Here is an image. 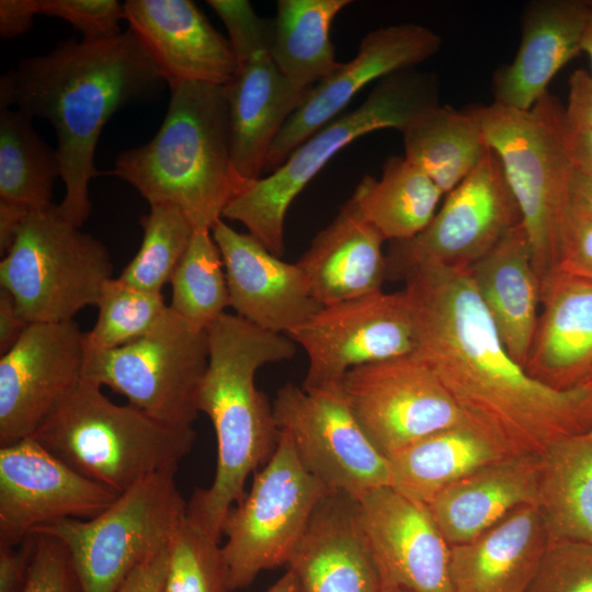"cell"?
<instances>
[{
  "mask_svg": "<svg viewBox=\"0 0 592 592\" xmlns=\"http://www.w3.org/2000/svg\"><path fill=\"white\" fill-rule=\"evenodd\" d=\"M536 505L550 542L592 544V432L565 436L540 456Z\"/></svg>",
  "mask_w": 592,
  "mask_h": 592,
  "instance_id": "31",
  "label": "cell"
},
{
  "mask_svg": "<svg viewBox=\"0 0 592 592\" xmlns=\"http://www.w3.org/2000/svg\"><path fill=\"white\" fill-rule=\"evenodd\" d=\"M37 14L72 24L83 41H101L121 34L124 5L115 0H35Z\"/></svg>",
  "mask_w": 592,
  "mask_h": 592,
  "instance_id": "41",
  "label": "cell"
},
{
  "mask_svg": "<svg viewBox=\"0 0 592 592\" xmlns=\"http://www.w3.org/2000/svg\"><path fill=\"white\" fill-rule=\"evenodd\" d=\"M84 332L75 320L30 323L0 357V446L33 436L81 382Z\"/></svg>",
  "mask_w": 592,
  "mask_h": 592,
  "instance_id": "17",
  "label": "cell"
},
{
  "mask_svg": "<svg viewBox=\"0 0 592 592\" xmlns=\"http://www.w3.org/2000/svg\"><path fill=\"white\" fill-rule=\"evenodd\" d=\"M357 499L383 590L454 592L451 546L428 505L390 486L373 489Z\"/></svg>",
  "mask_w": 592,
  "mask_h": 592,
  "instance_id": "20",
  "label": "cell"
},
{
  "mask_svg": "<svg viewBox=\"0 0 592 592\" xmlns=\"http://www.w3.org/2000/svg\"><path fill=\"white\" fill-rule=\"evenodd\" d=\"M210 232L221 253L230 307L240 318L287 335L323 307L297 263L282 261L253 236L236 231L223 219Z\"/></svg>",
  "mask_w": 592,
  "mask_h": 592,
  "instance_id": "21",
  "label": "cell"
},
{
  "mask_svg": "<svg viewBox=\"0 0 592 592\" xmlns=\"http://www.w3.org/2000/svg\"><path fill=\"white\" fill-rule=\"evenodd\" d=\"M31 212L15 203L0 200V254L3 257L12 247L15 238Z\"/></svg>",
  "mask_w": 592,
  "mask_h": 592,
  "instance_id": "50",
  "label": "cell"
},
{
  "mask_svg": "<svg viewBox=\"0 0 592 592\" xmlns=\"http://www.w3.org/2000/svg\"><path fill=\"white\" fill-rule=\"evenodd\" d=\"M206 330L168 312L146 335L110 350L84 346L82 378L171 425L192 428L208 366Z\"/></svg>",
  "mask_w": 592,
  "mask_h": 592,
  "instance_id": "10",
  "label": "cell"
},
{
  "mask_svg": "<svg viewBox=\"0 0 592 592\" xmlns=\"http://www.w3.org/2000/svg\"><path fill=\"white\" fill-rule=\"evenodd\" d=\"M140 225V248L118 278L144 291L162 293L195 229L185 214L170 204L150 205V212L141 218Z\"/></svg>",
  "mask_w": 592,
  "mask_h": 592,
  "instance_id": "37",
  "label": "cell"
},
{
  "mask_svg": "<svg viewBox=\"0 0 592 592\" xmlns=\"http://www.w3.org/2000/svg\"><path fill=\"white\" fill-rule=\"evenodd\" d=\"M341 386L356 422L387 459L467 419L434 372L414 354L352 368Z\"/></svg>",
  "mask_w": 592,
  "mask_h": 592,
  "instance_id": "15",
  "label": "cell"
},
{
  "mask_svg": "<svg viewBox=\"0 0 592 592\" xmlns=\"http://www.w3.org/2000/svg\"><path fill=\"white\" fill-rule=\"evenodd\" d=\"M35 15H37L35 0H1V38H14L30 31Z\"/></svg>",
  "mask_w": 592,
  "mask_h": 592,
  "instance_id": "47",
  "label": "cell"
},
{
  "mask_svg": "<svg viewBox=\"0 0 592 592\" xmlns=\"http://www.w3.org/2000/svg\"><path fill=\"white\" fill-rule=\"evenodd\" d=\"M550 539L536 504L519 506L464 544L451 546L454 592H526Z\"/></svg>",
  "mask_w": 592,
  "mask_h": 592,
  "instance_id": "26",
  "label": "cell"
},
{
  "mask_svg": "<svg viewBox=\"0 0 592 592\" xmlns=\"http://www.w3.org/2000/svg\"><path fill=\"white\" fill-rule=\"evenodd\" d=\"M206 332L209 360L197 406L213 423L217 465L212 485L195 489L186 502V516L219 543L224 519L244 494L248 476L271 459L280 442L273 407L255 387V373L293 358L297 345L227 312Z\"/></svg>",
  "mask_w": 592,
  "mask_h": 592,
  "instance_id": "3",
  "label": "cell"
},
{
  "mask_svg": "<svg viewBox=\"0 0 592 592\" xmlns=\"http://www.w3.org/2000/svg\"><path fill=\"white\" fill-rule=\"evenodd\" d=\"M98 318L84 332V346L110 350L150 332L169 310L162 293L134 287L118 277L105 282L96 303Z\"/></svg>",
  "mask_w": 592,
  "mask_h": 592,
  "instance_id": "38",
  "label": "cell"
},
{
  "mask_svg": "<svg viewBox=\"0 0 592 592\" xmlns=\"http://www.w3.org/2000/svg\"><path fill=\"white\" fill-rule=\"evenodd\" d=\"M166 80L128 29L115 37L60 43L27 57L0 81V107L47 119L57 139L65 185L58 213L81 228L91 213L89 183L100 174L94 155L101 132L115 112L148 101Z\"/></svg>",
  "mask_w": 592,
  "mask_h": 592,
  "instance_id": "2",
  "label": "cell"
},
{
  "mask_svg": "<svg viewBox=\"0 0 592 592\" xmlns=\"http://www.w3.org/2000/svg\"><path fill=\"white\" fill-rule=\"evenodd\" d=\"M577 386L584 388V390L588 394L589 411H590V419H591V426L589 431L592 432V368Z\"/></svg>",
  "mask_w": 592,
  "mask_h": 592,
  "instance_id": "54",
  "label": "cell"
},
{
  "mask_svg": "<svg viewBox=\"0 0 592 592\" xmlns=\"http://www.w3.org/2000/svg\"><path fill=\"white\" fill-rule=\"evenodd\" d=\"M540 456L519 455L478 468L428 504L449 546L464 544L514 509L537 503Z\"/></svg>",
  "mask_w": 592,
  "mask_h": 592,
  "instance_id": "28",
  "label": "cell"
},
{
  "mask_svg": "<svg viewBox=\"0 0 592 592\" xmlns=\"http://www.w3.org/2000/svg\"><path fill=\"white\" fill-rule=\"evenodd\" d=\"M526 592H592V544L550 542Z\"/></svg>",
  "mask_w": 592,
  "mask_h": 592,
  "instance_id": "40",
  "label": "cell"
},
{
  "mask_svg": "<svg viewBox=\"0 0 592 592\" xmlns=\"http://www.w3.org/2000/svg\"><path fill=\"white\" fill-rule=\"evenodd\" d=\"M568 83L566 122L592 130V75L577 69L571 73Z\"/></svg>",
  "mask_w": 592,
  "mask_h": 592,
  "instance_id": "45",
  "label": "cell"
},
{
  "mask_svg": "<svg viewBox=\"0 0 592 592\" xmlns=\"http://www.w3.org/2000/svg\"><path fill=\"white\" fill-rule=\"evenodd\" d=\"M470 272L505 349L525 368L539 317L540 281L522 223L474 264Z\"/></svg>",
  "mask_w": 592,
  "mask_h": 592,
  "instance_id": "29",
  "label": "cell"
},
{
  "mask_svg": "<svg viewBox=\"0 0 592 592\" xmlns=\"http://www.w3.org/2000/svg\"><path fill=\"white\" fill-rule=\"evenodd\" d=\"M60 173L57 150L37 135L32 118L19 110L0 107V200L31 213L49 208Z\"/></svg>",
  "mask_w": 592,
  "mask_h": 592,
  "instance_id": "35",
  "label": "cell"
},
{
  "mask_svg": "<svg viewBox=\"0 0 592 592\" xmlns=\"http://www.w3.org/2000/svg\"><path fill=\"white\" fill-rule=\"evenodd\" d=\"M287 337L308 356L305 390L340 386L350 369L413 354L415 346L403 291L323 306Z\"/></svg>",
  "mask_w": 592,
  "mask_h": 592,
  "instance_id": "16",
  "label": "cell"
},
{
  "mask_svg": "<svg viewBox=\"0 0 592 592\" xmlns=\"http://www.w3.org/2000/svg\"><path fill=\"white\" fill-rule=\"evenodd\" d=\"M27 326L20 316L11 293L0 286V355L18 342Z\"/></svg>",
  "mask_w": 592,
  "mask_h": 592,
  "instance_id": "49",
  "label": "cell"
},
{
  "mask_svg": "<svg viewBox=\"0 0 592 592\" xmlns=\"http://www.w3.org/2000/svg\"><path fill=\"white\" fill-rule=\"evenodd\" d=\"M117 497L33 436L0 448V545L18 546L36 528L65 519H92Z\"/></svg>",
  "mask_w": 592,
  "mask_h": 592,
  "instance_id": "18",
  "label": "cell"
},
{
  "mask_svg": "<svg viewBox=\"0 0 592 592\" xmlns=\"http://www.w3.org/2000/svg\"><path fill=\"white\" fill-rule=\"evenodd\" d=\"M177 469L146 477L92 519H65L33 533L62 542L82 592H118L136 567L169 546L186 515Z\"/></svg>",
  "mask_w": 592,
  "mask_h": 592,
  "instance_id": "9",
  "label": "cell"
},
{
  "mask_svg": "<svg viewBox=\"0 0 592 592\" xmlns=\"http://www.w3.org/2000/svg\"><path fill=\"white\" fill-rule=\"evenodd\" d=\"M22 592H82L67 547L58 538L41 533Z\"/></svg>",
  "mask_w": 592,
  "mask_h": 592,
  "instance_id": "42",
  "label": "cell"
},
{
  "mask_svg": "<svg viewBox=\"0 0 592 592\" xmlns=\"http://www.w3.org/2000/svg\"><path fill=\"white\" fill-rule=\"evenodd\" d=\"M326 492L300 465L288 434L281 431L275 453L254 473L250 491L223 522L230 591L247 588L264 570L288 565Z\"/></svg>",
  "mask_w": 592,
  "mask_h": 592,
  "instance_id": "11",
  "label": "cell"
},
{
  "mask_svg": "<svg viewBox=\"0 0 592 592\" xmlns=\"http://www.w3.org/2000/svg\"><path fill=\"white\" fill-rule=\"evenodd\" d=\"M512 456L519 455L498 436L466 419L390 456V487L428 505L451 483Z\"/></svg>",
  "mask_w": 592,
  "mask_h": 592,
  "instance_id": "30",
  "label": "cell"
},
{
  "mask_svg": "<svg viewBox=\"0 0 592 592\" xmlns=\"http://www.w3.org/2000/svg\"><path fill=\"white\" fill-rule=\"evenodd\" d=\"M33 437L78 474L119 496L152 474L178 468L196 433L130 403L116 405L101 386L82 378Z\"/></svg>",
  "mask_w": 592,
  "mask_h": 592,
  "instance_id": "5",
  "label": "cell"
},
{
  "mask_svg": "<svg viewBox=\"0 0 592 592\" xmlns=\"http://www.w3.org/2000/svg\"><path fill=\"white\" fill-rule=\"evenodd\" d=\"M563 143L573 170L592 175V130L563 124Z\"/></svg>",
  "mask_w": 592,
  "mask_h": 592,
  "instance_id": "48",
  "label": "cell"
},
{
  "mask_svg": "<svg viewBox=\"0 0 592 592\" xmlns=\"http://www.w3.org/2000/svg\"><path fill=\"white\" fill-rule=\"evenodd\" d=\"M124 20L166 82L225 86L237 70L229 39L190 0H128Z\"/></svg>",
  "mask_w": 592,
  "mask_h": 592,
  "instance_id": "22",
  "label": "cell"
},
{
  "mask_svg": "<svg viewBox=\"0 0 592 592\" xmlns=\"http://www.w3.org/2000/svg\"><path fill=\"white\" fill-rule=\"evenodd\" d=\"M382 592H410V591L406 589H400V588H391V589H385Z\"/></svg>",
  "mask_w": 592,
  "mask_h": 592,
  "instance_id": "55",
  "label": "cell"
},
{
  "mask_svg": "<svg viewBox=\"0 0 592 592\" xmlns=\"http://www.w3.org/2000/svg\"><path fill=\"white\" fill-rule=\"evenodd\" d=\"M569 206L592 217V175L573 171L569 191Z\"/></svg>",
  "mask_w": 592,
  "mask_h": 592,
  "instance_id": "51",
  "label": "cell"
},
{
  "mask_svg": "<svg viewBox=\"0 0 592 592\" xmlns=\"http://www.w3.org/2000/svg\"><path fill=\"white\" fill-rule=\"evenodd\" d=\"M266 592H301L296 576L288 570Z\"/></svg>",
  "mask_w": 592,
  "mask_h": 592,
  "instance_id": "52",
  "label": "cell"
},
{
  "mask_svg": "<svg viewBox=\"0 0 592 592\" xmlns=\"http://www.w3.org/2000/svg\"><path fill=\"white\" fill-rule=\"evenodd\" d=\"M272 407L300 465L327 491L358 498L390 486L389 462L356 422L341 385L305 390L288 383L276 391Z\"/></svg>",
  "mask_w": 592,
  "mask_h": 592,
  "instance_id": "13",
  "label": "cell"
},
{
  "mask_svg": "<svg viewBox=\"0 0 592 592\" xmlns=\"http://www.w3.org/2000/svg\"><path fill=\"white\" fill-rule=\"evenodd\" d=\"M163 123L146 145L118 155L111 174L149 202L181 209L195 230H212L251 182L237 173L223 86L179 82Z\"/></svg>",
  "mask_w": 592,
  "mask_h": 592,
  "instance_id": "4",
  "label": "cell"
},
{
  "mask_svg": "<svg viewBox=\"0 0 592 592\" xmlns=\"http://www.w3.org/2000/svg\"><path fill=\"white\" fill-rule=\"evenodd\" d=\"M590 16L587 0H537L525 7L514 59L492 78L494 102L528 111L557 72L582 52Z\"/></svg>",
  "mask_w": 592,
  "mask_h": 592,
  "instance_id": "24",
  "label": "cell"
},
{
  "mask_svg": "<svg viewBox=\"0 0 592 592\" xmlns=\"http://www.w3.org/2000/svg\"><path fill=\"white\" fill-rule=\"evenodd\" d=\"M443 195L421 169L405 157L390 156L382 177L364 175L352 197L386 240L405 241L426 228Z\"/></svg>",
  "mask_w": 592,
  "mask_h": 592,
  "instance_id": "34",
  "label": "cell"
},
{
  "mask_svg": "<svg viewBox=\"0 0 592 592\" xmlns=\"http://www.w3.org/2000/svg\"><path fill=\"white\" fill-rule=\"evenodd\" d=\"M441 47V37L415 23H401L369 32L357 54L319 81L292 114L273 141L264 170H275L306 139L334 119L368 83L411 69Z\"/></svg>",
  "mask_w": 592,
  "mask_h": 592,
  "instance_id": "19",
  "label": "cell"
},
{
  "mask_svg": "<svg viewBox=\"0 0 592 592\" xmlns=\"http://www.w3.org/2000/svg\"><path fill=\"white\" fill-rule=\"evenodd\" d=\"M558 269L592 280V217L568 208Z\"/></svg>",
  "mask_w": 592,
  "mask_h": 592,
  "instance_id": "43",
  "label": "cell"
},
{
  "mask_svg": "<svg viewBox=\"0 0 592 592\" xmlns=\"http://www.w3.org/2000/svg\"><path fill=\"white\" fill-rule=\"evenodd\" d=\"M229 591L223 548L185 515L170 542L168 566L159 592Z\"/></svg>",
  "mask_w": 592,
  "mask_h": 592,
  "instance_id": "39",
  "label": "cell"
},
{
  "mask_svg": "<svg viewBox=\"0 0 592 592\" xmlns=\"http://www.w3.org/2000/svg\"><path fill=\"white\" fill-rule=\"evenodd\" d=\"M385 241L351 196L297 262L316 300L328 306L382 292Z\"/></svg>",
  "mask_w": 592,
  "mask_h": 592,
  "instance_id": "27",
  "label": "cell"
},
{
  "mask_svg": "<svg viewBox=\"0 0 592 592\" xmlns=\"http://www.w3.org/2000/svg\"><path fill=\"white\" fill-rule=\"evenodd\" d=\"M470 110L501 162L542 281L559 262L574 171L563 143L565 107L547 92L528 111L496 102Z\"/></svg>",
  "mask_w": 592,
  "mask_h": 592,
  "instance_id": "7",
  "label": "cell"
},
{
  "mask_svg": "<svg viewBox=\"0 0 592 592\" xmlns=\"http://www.w3.org/2000/svg\"><path fill=\"white\" fill-rule=\"evenodd\" d=\"M582 52L588 55L592 68V1H590V16L583 38Z\"/></svg>",
  "mask_w": 592,
  "mask_h": 592,
  "instance_id": "53",
  "label": "cell"
},
{
  "mask_svg": "<svg viewBox=\"0 0 592 592\" xmlns=\"http://www.w3.org/2000/svg\"><path fill=\"white\" fill-rule=\"evenodd\" d=\"M540 303L524 369L546 386L571 389L592 368V280L556 267L540 281Z\"/></svg>",
  "mask_w": 592,
  "mask_h": 592,
  "instance_id": "25",
  "label": "cell"
},
{
  "mask_svg": "<svg viewBox=\"0 0 592 592\" xmlns=\"http://www.w3.org/2000/svg\"><path fill=\"white\" fill-rule=\"evenodd\" d=\"M437 103L436 86L426 73L406 69L383 78L358 107L311 135L270 175L249 183L226 206L223 217L243 224L271 253L283 257L287 210L333 156L368 133L401 132Z\"/></svg>",
  "mask_w": 592,
  "mask_h": 592,
  "instance_id": "6",
  "label": "cell"
},
{
  "mask_svg": "<svg viewBox=\"0 0 592 592\" xmlns=\"http://www.w3.org/2000/svg\"><path fill=\"white\" fill-rule=\"evenodd\" d=\"M168 559L169 546L136 567L125 579L118 592H159Z\"/></svg>",
  "mask_w": 592,
  "mask_h": 592,
  "instance_id": "46",
  "label": "cell"
},
{
  "mask_svg": "<svg viewBox=\"0 0 592 592\" xmlns=\"http://www.w3.org/2000/svg\"><path fill=\"white\" fill-rule=\"evenodd\" d=\"M36 535L18 546L0 545V592H22L32 561Z\"/></svg>",
  "mask_w": 592,
  "mask_h": 592,
  "instance_id": "44",
  "label": "cell"
},
{
  "mask_svg": "<svg viewBox=\"0 0 592 592\" xmlns=\"http://www.w3.org/2000/svg\"><path fill=\"white\" fill-rule=\"evenodd\" d=\"M301 592H382L360 501L328 491L316 505L288 562Z\"/></svg>",
  "mask_w": 592,
  "mask_h": 592,
  "instance_id": "23",
  "label": "cell"
},
{
  "mask_svg": "<svg viewBox=\"0 0 592 592\" xmlns=\"http://www.w3.org/2000/svg\"><path fill=\"white\" fill-rule=\"evenodd\" d=\"M405 158L428 174L444 194L457 186L490 150L471 110L440 103L402 130Z\"/></svg>",
  "mask_w": 592,
  "mask_h": 592,
  "instance_id": "32",
  "label": "cell"
},
{
  "mask_svg": "<svg viewBox=\"0 0 592 592\" xmlns=\"http://www.w3.org/2000/svg\"><path fill=\"white\" fill-rule=\"evenodd\" d=\"M225 24L237 70L224 87L228 103L234 166L253 182L264 171L269 150L280 130L309 91L295 88L271 54L272 23L246 0H208Z\"/></svg>",
  "mask_w": 592,
  "mask_h": 592,
  "instance_id": "12",
  "label": "cell"
},
{
  "mask_svg": "<svg viewBox=\"0 0 592 592\" xmlns=\"http://www.w3.org/2000/svg\"><path fill=\"white\" fill-rule=\"evenodd\" d=\"M446 195L423 231L409 240L391 241L386 255L387 278H398L418 263L470 269L522 221L492 149Z\"/></svg>",
  "mask_w": 592,
  "mask_h": 592,
  "instance_id": "14",
  "label": "cell"
},
{
  "mask_svg": "<svg viewBox=\"0 0 592 592\" xmlns=\"http://www.w3.org/2000/svg\"><path fill=\"white\" fill-rule=\"evenodd\" d=\"M398 278L413 317V354L468 420L517 455L542 456L554 442L589 431L587 391L546 386L510 356L470 269L418 263Z\"/></svg>",
  "mask_w": 592,
  "mask_h": 592,
  "instance_id": "1",
  "label": "cell"
},
{
  "mask_svg": "<svg viewBox=\"0 0 592 592\" xmlns=\"http://www.w3.org/2000/svg\"><path fill=\"white\" fill-rule=\"evenodd\" d=\"M106 247L64 218L56 205L29 214L0 261V286L25 322H62L96 306L113 276Z\"/></svg>",
  "mask_w": 592,
  "mask_h": 592,
  "instance_id": "8",
  "label": "cell"
},
{
  "mask_svg": "<svg viewBox=\"0 0 592 592\" xmlns=\"http://www.w3.org/2000/svg\"><path fill=\"white\" fill-rule=\"evenodd\" d=\"M351 0H278L272 23L271 54L284 77L297 89L310 91L335 71L330 37L335 16Z\"/></svg>",
  "mask_w": 592,
  "mask_h": 592,
  "instance_id": "33",
  "label": "cell"
},
{
  "mask_svg": "<svg viewBox=\"0 0 592 592\" xmlns=\"http://www.w3.org/2000/svg\"><path fill=\"white\" fill-rule=\"evenodd\" d=\"M169 307L192 327L207 330L230 306L220 250L209 230H194L171 281Z\"/></svg>",
  "mask_w": 592,
  "mask_h": 592,
  "instance_id": "36",
  "label": "cell"
}]
</instances>
